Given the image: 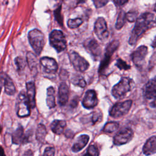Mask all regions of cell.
<instances>
[{"instance_id": "obj_1", "label": "cell", "mask_w": 156, "mask_h": 156, "mask_svg": "<svg viewBox=\"0 0 156 156\" xmlns=\"http://www.w3.org/2000/svg\"><path fill=\"white\" fill-rule=\"evenodd\" d=\"M154 15L151 13L146 12L141 14L138 18H137L135 25L132 31L130 38L129 40V43L130 45L135 44L140 37L148 29L151 23L152 22Z\"/></svg>"}, {"instance_id": "obj_2", "label": "cell", "mask_w": 156, "mask_h": 156, "mask_svg": "<svg viewBox=\"0 0 156 156\" xmlns=\"http://www.w3.org/2000/svg\"><path fill=\"white\" fill-rule=\"evenodd\" d=\"M29 43L34 52L39 55L43 48L44 44V36L38 29L31 30L28 34Z\"/></svg>"}, {"instance_id": "obj_3", "label": "cell", "mask_w": 156, "mask_h": 156, "mask_svg": "<svg viewBox=\"0 0 156 156\" xmlns=\"http://www.w3.org/2000/svg\"><path fill=\"white\" fill-rule=\"evenodd\" d=\"M50 44L58 52H60L66 48V40L63 33L59 30H52L49 35Z\"/></svg>"}, {"instance_id": "obj_4", "label": "cell", "mask_w": 156, "mask_h": 156, "mask_svg": "<svg viewBox=\"0 0 156 156\" xmlns=\"http://www.w3.org/2000/svg\"><path fill=\"white\" fill-rule=\"evenodd\" d=\"M132 80L129 77H122L112 90V94L116 99L121 98L129 92L132 87Z\"/></svg>"}, {"instance_id": "obj_5", "label": "cell", "mask_w": 156, "mask_h": 156, "mask_svg": "<svg viewBox=\"0 0 156 156\" xmlns=\"http://www.w3.org/2000/svg\"><path fill=\"white\" fill-rule=\"evenodd\" d=\"M30 108V107L26 94L24 93L21 92L18 96L16 104L17 115L20 118L29 116Z\"/></svg>"}, {"instance_id": "obj_6", "label": "cell", "mask_w": 156, "mask_h": 156, "mask_svg": "<svg viewBox=\"0 0 156 156\" xmlns=\"http://www.w3.org/2000/svg\"><path fill=\"white\" fill-rule=\"evenodd\" d=\"M119 45V42L118 40H113L108 44L105 49V52L104 58H102L99 65V73H101L102 72L104 71V70L107 69V68L109 65V63L113 54L118 48Z\"/></svg>"}, {"instance_id": "obj_7", "label": "cell", "mask_w": 156, "mask_h": 156, "mask_svg": "<svg viewBox=\"0 0 156 156\" xmlns=\"http://www.w3.org/2000/svg\"><path fill=\"white\" fill-rule=\"evenodd\" d=\"M69 58L74 69L77 71L85 72L90 66L89 63L76 51H71L69 53Z\"/></svg>"}, {"instance_id": "obj_8", "label": "cell", "mask_w": 156, "mask_h": 156, "mask_svg": "<svg viewBox=\"0 0 156 156\" xmlns=\"http://www.w3.org/2000/svg\"><path fill=\"white\" fill-rule=\"evenodd\" d=\"M132 105V100H127L124 102L115 104L110 110V115L113 118L121 117L128 113Z\"/></svg>"}, {"instance_id": "obj_9", "label": "cell", "mask_w": 156, "mask_h": 156, "mask_svg": "<svg viewBox=\"0 0 156 156\" xmlns=\"http://www.w3.org/2000/svg\"><path fill=\"white\" fill-rule=\"evenodd\" d=\"M94 33L98 38L102 41H105L108 37L109 32L107 23L102 17H99L94 23Z\"/></svg>"}, {"instance_id": "obj_10", "label": "cell", "mask_w": 156, "mask_h": 156, "mask_svg": "<svg viewBox=\"0 0 156 156\" xmlns=\"http://www.w3.org/2000/svg\"><path fill=\"white\" fill-rule=\"evenodd\" d=\"M133 136V132L130 128H124L115 135L113 143L116 146H121L126 144L132 139Z\"/></svg>"}, {"instance_id": "obj_11", "label": "cell", "mask_w": 156, "mask_h": 156, "mask_svg": "<svg viewBox=\"0 0 156 156\" xmlns=\"http://www.w3.org/2000/svg\"><path fill=\"white\" fill-rule=\"evenodd\" d=\"M84 47L94 60H98L101 54V49L94 38H88L84 41Z\"/></svg>"}, {"instance_id": "obj_12", "label": "cell", "mask_w": 156, "mask_h": 156, "mask_svg": "<svg viewBox=\"0 0 156 156\" xmlns=\"http://www.w3.org/2000/svg\"><path fill=\"white\" fill-rule=\"evenodd\" d=\"M147 54V48L146 46L138 47L131 55L132 60L137 67H141Z\"/></svg>"}, {"instance_id": "obj_13", "label": "cell", "mask_w": 156, "mask_h": 156, "mask_svg": "<svg viewBox=\"0 0 156 156\" xmlns=\"http://www.w3.org/2000/svg\"><path fill=\"white\" fill-rule=\"evenodd\" d=\"M98 100L96 93L93 90H88L86 91L82 99V105L87 109L94 108L98 104Z\"/></svg>"}, {"instance_id": "obj_14", "label": "cell", "mask_w": 156, "mask_h": 156, "mask_svg": "<svg viewBox=\"0 0 156 156\" xmlns=\"http://www.w3.org/2000/svg\"><path fill=\"white\" fill-rule=\"evenodd\" d=\"M40 63L44 68V71L48 73H55L58 69V65L56 61L52 58L48 57H42L40 60Z\"/></svg>"}, {"instance_id": "obj_15", "label": "cell", "mask_w": 156, "mask_h": 156, "mask_svg": "<svg viewBox=\"0 0 156 156\" xmlns=\"http://www.w3.org/2000/svg\"><path fill=\"white\" fill-rule=\"evenodd\" d=\"M144 95L148 99L156 98V77L149 80L146 84L144 88Z\"/></svg>"}, {"instance_id": "obj_16", "label": "cell", "mask_w": 156, "mask_h": 156, "mask_svg": "<svg viewBox=\"0 0 156 156\" xmlns=\"http://www.w3.org/2000/svg\"><path fill=\"white\" fill-rule=\"evenodd\" d=\"M0 82H2L4 85L5 92L8 95H13L15 93L16 89L12 80L4 73L0 74Z\"/></svg>"}, {"instance_id": "obj_17", "label": "cell", "mask_w": 156, "mask_h": 156, "mask_svg": "<svg viewBox=\"0 0 156 156\" xmlns=\"http://www.w3.org/2000/svg\"><path fill=\"white\" fill-rule=\"evenodd\" d=\"M69 97V88L68 85L62 82L60 83L58 91V102L60 105L64 106L68 102Z\"/></svg>"}, {"instance_id": "obj_18", "label": "cell", "mask_w": 156, "mask_h": 156, "mask_svg": "<svg viewBox=\"0 0 156 156\" xmlns=\"http://www.w3.org/2000/svg\"><path fill=\"white\" fill-rule=\"evenodd\" d=\"M143 154L147 156L152 155L156 153V136L150 137L145 143L143 147Z\"/></svg>"}, {"instance_id": "obj_19", "label": "cell", "mask_w": 156, "mask_h": 156, "mask_svg": "<svg viewBox=\"0 0 156 156\" xmlns=\"http://www.w3.org/2000/svg\"><path fill=\"white\" fill-rule=\"evenodd\" d=\"M26 90L29 105L30 108H34L35 107V84L33 82H29L26 83Z\"/></svg>"}, {"instance_id": "obj_20", "label": "cell", "mask_w": 156, "mask_h": 156, "mask_svg": "<svg viewBox=\"0 0 156 156\" xmlns=\"http://www.w3.org/2000/svg\"><path fill=\"white\" fill-rule=\"evenodd\" d=\"M89 136L87 135H82L79 136L72 147V151L77 152L82 150L88 143L89 141Z\"/></svg>"}, {"instance_id": "obj_21", "label": "cell", "mask_w": 156, "mask_h": 156, "mask_svg": "<svg viewBox=\"0 0 156 156\" xmlns=\"http://www.w3.org/2000/svg\"><path fill=\"white\" fill-rule=\"evenodd\" d=\"M66 126V123L65 121L55 119L52 122L51 124V129L54 133L57 135H60L63 132Z\"/></svg>"}, {"instance_id": "obj_22", "label": "cell", "mask_w": 156, "mask_h": 156, "mask_svg": "<svg viewBox=\"0 0 156 156\" xmlns=\"http://www.w3.org/2000/svg\"><path fill=\"white\" fill-rule=\"evenodd\" d=\"M24 130L23 127L20 125L18 128L13 132L12 134V143L15 144H19L23 143L24 139Z\"/></svg>"}, {"instance_id": "obj_23", "label": "cell", "mask_w": 156, "mask_h": 156, "mask_svg": "<svg viewBox=\"0 0 156 156\" xmlns=\"http://www.w3.org/2000/svg\"><path fill=\"white\" fill-rule=\"evenodd\" d=\"M27 63L30 68V69L33 72H36L37 71V67L38 65V62L37 57L30 52H28L26 55Z\"/></svg>"}, {"instance_id": "obj_24", "label": "cell", "mask_w": 156, "mask_h": 156, "mask_svg": "<svg viewBox=\"0 0 156 156\" xmlns=\"http://www.w3.org/2000/svg\"><path fill=\"white\" fill-rule=\"evenodd\" d=\"M46 104L49 108H52L55 106V90L52 87H50L47 89Z\"/></svg>"}, {"instance_id": "obj_25", "label": "cell", "mask_w": 156, "mask_h": 156, "mask_svg": "<svg viewBox=\"0 0 156 156\" xmlns=\"http://www.w3.org/2000/svg\"><path fill=\"white\" fill-rule=\"evenodd\" d=\"M46 134L47 130L46 127L42 124H38L35 133V137L37 140L40 143H43L44 141Z\"/></svg>"}, {"instance_id": "obj_26", "label": "cell", "mask_w": 156, "mask_h": 156, "mask_svg": "<svg viewBox=\"0 0 156 156\" xmlns=\"http://www.w3.org/2000/svg\"><path fill=\"white\" fill-rule=\"evenodd\" d=\"M126 13H125V12L122 10H121L118 15V18H117V20H116V29L118 30L121 29L123 26L125 24V21L126 20Z\"/></svg>"}, {"instance_id": "obj_27", "label": "cell", "mask_w": 156, "mask_h": 156, "mask_svg": "<svg viewBox=\"0 0 156 156\" xmlns=\"http://www.w3.org/2000/svg\"><path fill=\"white\" fill-rule=\"evenodd\" d=\"M119 127V123L118 122L112 121L105 124L103 128V131L107 133H112L116 131Z\"/></svg>"}, {"instance_id": "obj_28", "label": "cell", "mask_w": 156, "mask_h": 156, "mask_svg": "<svg viewBox=\"0 0 156 156\" xmlns=\"http://www.w3.org/2000/svg\"><path fill=\"white\" fill-rule=\"evenodd\" d=\"M71 81L74 85L82 88H84L86 86V82L85 79L80 75H74L72 77Z\"/></svg>"}, {"instance_id": "obj_29", "label": "cell", "mask_w": 156, "mask_h": 156, "mask_svg": "<svg viewBox=\"0 0 156 156\" xmlns=\"http://www.w3.org/2000/svg\"><path fill=\"white\" fill-rule=\"evenodd\" d=\"M83 23V20L80 18L75 19H69L68 21L67 24L70 29H76L80 26Z\"/></svg>"}, {"instance_id": "obj_30", "label": "cell", "mask_w": 156, "mask_h": 156, "mask_svg": "<svg viewBox=\"0 0 156 156\" xmlns=\"http://www.w3.org/2000/svg\"><path fill=\"white\" fill-rule=\"evenodd\" d=\"M99 151L98 148L93 145L90 146L87 150V152L82 156H99Z\"/></svg>"}, {"instance_id": "obj_31", "label": "cell", "mask_w": 156, "mask_h": 156, "mask_svg": "<svg viewBox=\"0 0 156 156\" xmlns=\"http://www.w3.org/2000/svg\"><path fill=\"white\" fill-rule=\"evenodd\" d=\"M116 66L121 70H127L130 68V65H129L125 61L121 58H118L116 60Z\"/></svg>"}, {"instance_id": "obj_32", "label": "cell", "mask_w": 156, "mask_h": 156, "mask_svg": "<svg viewBox=\"0 0 156 156\" xmlns=\"http://www.w3.org/2000/svg\"><path fill=\"white\" fill-rule=\"evenodd\" d=\"M15 63L18 70H20V71L23 70L25 68L26 63H25L24 60L22 57H16L15 60Z\"/></svg>"}, {"instance_id": "obj_33", "label": "cell", "mask_w": 156, "mask_h": 156, "mask_svg": "<svg viewBox=\"0 0 156 156\" xmlns=\"http://www.w3.org/2000/svg\"><path fill=\"white\" fill-rule=\"evenodd\" d=\"M137 12H129L126 15V20L127 21H129L130 23H133L134 21H136V19H137Z\"/></svg>"}, {"instance_id": "obj_34", "label": "cell", "mask_w": 156, "mask_h": 156, "mask_svg": "<svg viewBox=\"0 0 156 156\" xmlns=\"http://www.w3.org/2000/svg\"><path fill=\"white\" fill-rule=\"evenodd\" d=\"M54 15L55 20L57 21V22L62 26L63 24V19L61 16V7H59L54 11Z\"/></svg>"}, {"instance_id": "obj_35", "label": "cell", "mask_w": 156, "mask_h": 156, "mask_svg": "<svg viewBox=\"0 0 156 156\" xmlns=\"http://www.w3.org/2000/svg\"><path fill=\"white\" fill-rule=\"evenodd\" d=\"M94 5L96 8H101L105 5L109 0H92Z\"/></svg>"}, {"instance_id": "obj_36", "label": "cell", "mask_w": 156, "mask_h": 156, "mask_svg": "<svg viewBox=\"0 0 156 156\" xmlns=\"http://www.w3.org/2000/svg\"><path fill=\"white\" fill-rule=\"evenodd\" d=\"M55 149L53 147H47L45 148L42 156H54Z\"/></svg>"}, {"instance_id": "obj_37", "label": "cell", "mask_w": 156, "mask_h": 156, "mask_svg": "<svg viewBox=\"0 0 156 156\" xmlns=\"http://www.w3.org/2000/svg\"><path fill=\"white\" fill-rule=\"evenodd\" d=\"M129 0H113L114 3L116 5H122L126 4Z\"/></svg>"}, {"instance_id": "obj_38", "label": "cell", "mask_w": 156, "mask_h": 156, "mask_svg": "<svg viewBox=\"0 0 156 156\" xmlns=\"http://www.w3.org/2000/svg\"><path fill=\"white\" fill-rule=\"evenodd\" d=\"M23 156H34V154L31 150H28L24 153Z\"/></svg>"}, {"instance_id": "obj_39", "label": "cell", "mask_w": 156, "mask_h": 156, "mask_svg": "<svg viewBox=\"0 0 156 156\" xmlns=\"http://www.w3.org/2000/svg\"><path fill=\"white\" fill-rule=\"evenodd\" d=\"M0 156H5L4 154V149L0 146Z\"/></svg>"}, {"instance_id": "obj_40", "label": "cell", "mask_w": 156, "mask_h": 156, "mask_svg": "<svg viewBox=\"0 0 156 156\" xmlns=\"http://www.w3.org/2000/svg\"><path fill=\"white\" fill-rule=\"evenodd\" d=\"M151 46L152 48H156V36L154 40V41H152V44H151Z\"/></svg>"}, {"instance_id": "obj_41", "label": "cell", "mask_w": 156, "mask_h": 156, "mask_svg": "<svg viewBox=\"0 0 156 156\" xmlns=\"http://www.w3.org/2000/svg\"><path fill=\"white\" fill-rule=\"evenodd\" d=\"M86 0H77V3H83Z\"/></svg>"}, {"instance_id": "obj_42", "label": "cell", "mask_w": 156, "mask_h": 156, "mask_svg": "<svg viewBox=\"0 0 156 156\" xmlns=\"http://www.w3.org/2000/svg\"><path fill=\"white\" fill-rule=\"evenodd\" d=\"M153 104H154V107H156V98H155V100L153 102Z\"/></svg>"}, {"instance_id": "obj_43", "label": "cell", "mask_w": 156, "mask_h": 156, "mask_svg": "<svg viewBox=\"0 0 156 156\" xmlns=\"http://www.w3.org/2000/svg\"><path fill=\"white\" fill-rule=\"evenodd\" d=\"M154 10L156 12V4H155V7H154Z\"/></svg>"}, {"instance_id": "obj_44", "label": "cell", "mask_w": 156, "mask_h": 156, "mask_svg": "<svg viewBox=\"0 0 156 156\" xmlns=\"http://www.w3.org/2000/svg\"><path fill=\"white\" fill-rule=\"evenodd\" d=\"M1 130H2V128H1V126H0V133H1Z\"/></svg>"}, {"instance_id": "obj_45", "label": "cell", "mask_w": 156, "mask_h": 156, "mask_svg": "<svg viewBox=\"0 0 156 156\" xmlns=\"http://www.w3.org/2000/svg\"><path fill=\"white\" fill-rule=\"evenodd\" d=\"M1 87H0V93H1Z\"/></svg>"}, {"instance_id": "obj_46", "label": "cell", "mask_w": 156, "mask_h": 156, "mask_svg": "<svg viewBox=\"0 0 156 156\" xmlns=\"http://www.w3.org/2000/svg\"><path fill=\"white\" fill-rule=\"evenodd\" d=\"M155 24H156V18H155Z\"/></svg>"}]
</instances>
